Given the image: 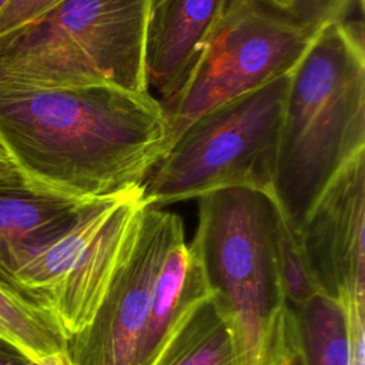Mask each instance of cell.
Listing matches in <instances>:
<instances>
[{
    "label": "cell",
    "mask_w": 365,
    "mask_h": 365,
    "mask_svg": "<svg viewBox=\"0 0 365 365\" xmlns=\"http://www.w3.org/2000/svg\"><path fill=\"white\" fill-rule=\"evenodd\" d=\"M297 234L321 292L365 299V151L332 178Z\"/></svg>",
    "instance_id": "9c48e42d"
},
{
    "label": "cell",
    "mask_w": 365,
    "mask_h": 365,
    "mask_svg": "<svg viewBox=\"0 0 365 365\" xmlns=\"http://www.w3.org/2000/svg\"><path fill=\"white\" fill-rule=\"evenodd\" d=\"M91 202L61 197L29 182L1 187L0 279L20 287L16 272L63 235Z\"/></svg>",
    "instance_id": "8fae6325"
},
{
    "label": "cell",
    "mask_w": 365,
    "mask_h": 365,
    "mask_svg": "<svg viewBox=\"0 0 365 365\" xmlns=\"http://www.w3.org/2000/svg\"><path fill=\"white\" fill-rule=\"evenodd\" d=\"M315 36L265 0H231L180 90L160 101L168 148L197 117L289 74Z\"/></svg>",
    "instance_id": "8992f818"
},
{
    "label": "cell",
    "mask_w": 365,
    "mask_h": 365,
    "mask_svg": "<svg viewBox=\"0 0 365 365\" xmlns=\"http://www.w3.org/2000/svg\"><path fill=\"white\" fill-rule=\"evenodd\" d=\"M60 0H10L0 11V36L47 11Z\"/></svg>",
    "instance_id": "ac0fdd59"
},
{
    "label": "cell",
    "mask_w": 365,
    "mask_h": 365,
    "mask_svg": "<svg viewBox=\"0 0 365 365\" xmlns=\"http://www.w3.org/2000/svg\"><path fill=\"white\" fill-rule=\"evenodd\" d=\"M145 205L144 187L91 202L16 272L17 284L53 314L67 339L91 321Z\"/></svg>",
    "instance_id": "52a82bcc"
},
{
    "label": "cell",
    "mask_w": 365,
    "mask_h": 365,
    "mask_svg": "<svg viewBox=\"0 0 365 365\" xmlns=\"http://www.w3.org/2000/svg\"><path fill=\"white\" fill-rule=\"evenodd\" d=\"M0 147L30 185L97 201L144 185L168 148V124L151 93H14L0 96Z\"/></svg>",
    "instance_id": "6da1fadb"
},
{
    "label": "cell",
    "mask_w": 365,
    "mask_h": 365,
    "mask_svg": "<svg viewBox=\"0 0 365 365\" xmlns=\"http://www.w3.org/2000/svg\"><path fill=\"white\" fill-rule=\"evenodd\" d=\"M279 212L271 194L252 188L198 197V225L188 247L234 321L245 365H288L297 355L294 309L274 254Z\"/></svg>",
    "instance_id": "3957f363"
},
{
    "label": "cell",
    "mask_w": 365,
    "mask_h": 365,
    "mask_svg": "<svg viewBox=\"0 0 365 365\" xmlns=\"http://www.w3.org/2000/svg\"><path fill=\"white\" fill-rule=\"evenodd\" d=\"M265 1H268L272 6H275L278 9H282V10H289L291 3H292V0H265Z\"/></svg>",
    "instance_id": "7402d4cb"
},
{
    "label": "cell",
    "mask_w": 365,
    "mask_h": 365,
    "mask_svg": "<svg viewBox=\"0 0 365 365\" xmlns=\"http://www.w3.org/2000/svg\"><path fill=\"white\" fill-rule=\"evenodd\" d=\"M181 237L185 232L178 214L145 205L91 321L67 339L71 365H138L155 278Z\"/></svg>",
    "instance_id": "ba28073f"
},
{
    "label": "cell",
    "mask_w": 365,
    "mask_h": 365,
    "mask_svg": "<svg viewBox=\"0 0 365 365\" xmlns=\"http://www.w3.org/2000/svg\"><path fill=\"white\" fill-rule=\"evenodd\" d=\"M154 0H60L0 36V96L114 87L150 93L145 36Z\"/></svg>",
    "instance_id": "277c9868"
},
{
    "label": "cell",
    "mask_w": 365,
    "mask_h": 365,
    "mask_svg": "<svg viewBox=\"0 0 365 365\" xmlns=\"http://www.w3.org/2000/svg\"><path fill=\"white\" fill-rule=\"evenodd\" d=\"M365 151L362 21L324 26L289 73L271 195L298 231L332 178Z\"/></svg>",
    "instance_id": "7a4b0ae2"
},
{
    "label": "cell",
    "mask_w": 365,
    "mask_h": 365,
    "mask_svg": "<svg viewBox=\"0 0 365 365\" xmlns=\"http://www.w3.org/2000/svg\"><path fill=\"white\" fill-rule=\"evenodd\" d=\"M0 339L29 359L66 352L67 336L53 314L21 287L0 279Z\"/></svg>",
    "instance_id": "9a60e30c"
},
{
    "label": "cell",
    "mask_w": 365,
    "mask_h": 365,
    "mask_svg": "<svg viewBox=\"0 0 365 365\" xmlns=\"http://www.w3.org/2000/svg\"><path fill=\"white\" fill-rule=\"evenodd\" d=\"M26 182V178L21 175L17 167L6 155H0V188L17 187Z\"/></svg>",
    "instance_id": "d6986e66"
},
{
    "label": "cell",
    "mask_w": 365,
    "mask_h": 365,
    "mask_svg": "<svg viewBox=\"0 0 365 365\" xmlns=\"http://www.w3.org/2000/svg\"><path fill=\"white\" fill-rule=\"evenodd\" d=\"M150 365H245L234 321L210 294L178 321Z\"/></svg>",
    "instance_id": "7c38bea8"
},
{
    "label": "cell",
    "mask_w": 365,
    "mask_h": 365,
    "mask_svg": "<svg viewBox=\"0 0 365 365\" xmlns=\"http://www.w3.org/2000/svg\"><path fill=\"white\" fill-rule=\"evenodd\" d=\"M288 365H299V364H298V359H297V355L294 356V359H292V361H291Z\"/></svg>",
    "instance_id": "cb8c5ba5"
},
{
    "label": "cell",
    "mask_w": 365,
    "mask_h": 365,
    "mask_svg": "<svg viewBox=\"0 0 365 365\" xmlns=\"http://www.w3.org/2000/svg\"><path fill=\"white\" fill-rule=\"evenodd\" d=\"M365 0H292L291 16L317 34L324 26L335 21H345L355 6L364 9Z\"/></svg>",
    "instance_id": "e0dca14e"
},
{
    "label": "cell",
    "mask_w": 365,
    "mask_h": 365,
    "mask_svg": "<svg viewBox=\"0 0 365 365\" xmlns=\"http://www.w3.org/2000/svg\"><path fill=\"white\" fill-rule=\"evenodd\" d=\"M0 155H6V154L3 153V150H1V147H0Z\"/></svg>",
    "instance_id": "d4e9b609"
},
{
    "label": "cell",
    "mask_w": 365,
    "mask_h": 365,
    "mask_svg": "<svg viewBox=\"0 0 365 365\" xmlns=\"http://www.w3.org/2000/svg\"><path fill=\"white\" fill-rule=\"evenodd\" d=\"M292 309L299 365H349L351 332L346 304L317 292Z\"/></svg>",
    "instance_id": "5bb4252c"
},
{
    "label": "cell",
    "mask_w": 365,
    "mask_h": 365,
    "mask_svg": "<svg viewBox=\"0 0 365 365\" xmlns=\"http://www.w3.org/2000/svg\"><path fill=\"white\" fill-rule=\"evenodd\" d=\"M29 359L19 348L0 339V365H29Z\"/></svg>",
    "instance_id": "ffe728a7"
},
{
    "label": "cell",
    "mask_w": 365,
    "mask_h": 365,
    "mask_svg": "<svg viewBox=\"0 0 365 365\" xmlns=\"http://www.w3.org/2000/svg\"><path fill=\"white\" fill-rule=\"evenodd\" d=\"M210 294L204 272L181 237L167 252L155 278L138 365H150L181 317Z\"/></svg>",
    "instance_id": "4fadbf2b"
},
{
    "label": "cell",
    "mask_w": 365,
    "mask_h": 365,
    "mask_svg": "<svg viewBox=\"0 0 365 365\" xmlns=\"http://www.w3.org/2000/svg\"><path fill=\"white\" fill-rule=\"evenodd\" d=\"M10 0H0V11L7 6V3H9Z\"/></svg>",
    "instance_id": "603a6c76"
},
{
    "label": "cell",
    "mask_w": 365,
    "mask_h": 365,
    "mask_svg": "<svg viewBox=\"0 0 365 365\" xmlns=\"http://www.w3.org/2000/svg\"><path fill=\"white\" fill-rule=\"evenodd\" d=\"M29 365H71V364L67 358V354L61 352V354H54V355L46 356L40 361H31Z\"/></svg>",
    "instance_id": "44dd1931"
},
{
    "label": "cell",
    "mask_w": 365,
    "mask_h": 365,
    "mask_svg": "<svg viewBox=\"0 0 365 365\" xmlns=\"http://www.w3.org/2000/svg\"><path fill=\"white\" fill-rule=\"evenodd\" d=\"M275 264L287 302L295 308L319 291L309 269L297 231L279 212L274 235Z\"/></svg>",
    "instance_id": "2e32d148"
},
{
    "label": "cell",
    "mask_w": 365,
    "mask_h": 365,
    "mask_svg": "<svg viewBox=\"0 0 365 365\" xmlns=\"http://www.w3.org/2000/svg\"><path fill=\"white\" fill-rule=\"evenodd\" d=\"M231 0H154L145 36V81L170 100L224 16Z\"/></svg>",
    "instance_id": "30bf717a"
},
{
    "label": "cell",
    "mask_w": 365,
    "mask_h": 365,
    "mask_svg": "<svg viewBox=\"0 0 365 365\" xmlns=\"http://www.w3.org/2000/svg\"><path fill=\"white\" fill-rule=\"evenodd\" d=\"M289 74L197 117L144 182L148 205L198 198L222 188L271 194Z\"/></svg>",
    "instance_id": "5b68a950"
}]
</instances>
